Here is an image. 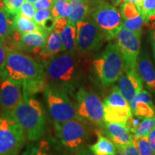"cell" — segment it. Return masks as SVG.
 I'll list each match as a JSON object with an SVG mask.
<instances>
[{
  "label": "cell",
  "instance_id": "1",
  "mask_svg": "<svg viewBox=\"0 0 155 155\" xmlns=\"http://www.w3.org/2000/svg\"><path fill=\"white\" fill-rule=\"evenodd\" d=\"M45 78L48 86L75 97L83 78L75 52H63L46 62Z\"/></svg>",
  "mask_w": 155,
  "mask_h": 155
},
{
  "label": "cell",
  "instance_id": "2",
  "mask_svg": "<svg viewBox=\"0 0 155 155\" xmlns=\"http://www.w3.org/2000/svg\"><path fill=\"white\" fill-rule=\"evenodd\" d=\"M45 63L18 50H9L5 63L0 67V79L17 85L45 78Z\"/></svg>",
  "mask_w": 155,
  "mask_h": 155
},
{
  "label": "cell",
  "instance_id": "3",
  "mask_svg": "<svg viewBox=\"0 0 155 155\" xmlns=\"http://www.w3.org/2000/svg\"><path fill=\"white\" fill-rule=\"evenodd\" d=\"M8 116L18 122L30 141H37L43 137L47 126V116L41 103L33 96H23V99Z\"/></svg>",
  "mask_w": 155,
  "mask_h": 155
},
{
  "label": "cell",
  "instance_id": "4",
  "mask_svg": "<svg viewBox=\"0 0 155 155\" xmlns=\"http://www.w3.org/2000/svg\"><path fill=\"white\" fill-rule=\"evenodd\" d=\"M93 69L99 82L104 87L116 82L124 73L125 65L117 45L108 43L104 50L96 56Z\"/></svg>",
  "mask_w": 155,
  "mask_h": 155
},
{
  "label": "cell",
  "instance_id": "5",
  "mask_svg": "<svg viewBox=\"0 0 155 155\" xmlns=\"http://www.w3.org/2000/svg\"><path fill=\"white\" fill-rule=\"evenodd\" d=\"M88 16L101 31L105 40L116 39L123 27L121 13L116 6L105 0H90Z\"/></svg>",
  "mask_w": 155,
  "mask_h": 155
},
{
  "label": "cell",
  "instance_id": "6",
  "mask_svg": "<svg viewBox=\"0 0 155 155\" xmlns=\"http://www.w3.org/2000/svg\"><path fill=\"white\" fill-rule=\"evenodd\" d=\"M78 118L93 124L102 127L104 124V105L92 91L81 87L75 95Z\"/></svg>",
  "mask_w": 155,
  "mask_h": 155
},
{
  "label": "cell",
  "instance_id": "7",
  "mask_svg": "<svg viewBox=\"0 0 155 155\" xmlns=\"http://www.w3.org/2000/svg\"><path fill=\"white\" fill-rule=\"evenodd\" d=\"M54 127L58 138L67 150L79 152L84 148L89 135L88 127L86 121L71 119L55 123Z\"/></svg>",
  "mask_w": 155,
  "mask_h": 155
},
{
  "label": "cell",
  "instance_id": "8",
  "mask_svg": "<svg viewBox=\"0 0 155 155\" xmlns=\"http://www.w3.org/2000/svg\"><path fill=\"white\" fill-rule=\"evenodd\" d=\"M44 94L48 112L55 123L78 119L75 105L67 94L55 87L48 86Z\"/></svg>",
  "mask_w": 155,
  "mask_h": 155
},
{
  "label": "cell",
  "instance_id": "9",
  "mask_svg": "<svg viewBox=\"0 0 155 155\" xmlns=\"http://www.w3.org/2000/svg\"><path fill=\"white\" fill-rule=\"evenodd\" d=\"M27 136L18 122L0 115V155H18Z\"/></svg>",
  "mask_w": 155,
  "mask_h": 155
},
{
  "label": "cell",
  "instance_id": "10",
  "mask_svg": "<svg viewBox=\"0 0 155 155\" xmlns=\"http://www.w3.org/2000/svg\"><path fill=\"white\" fill-rule=\"evenodd\" d=\"M77 48L81 53L88 54L97 51L105 40L101 31L91 17L76 25Z\"/></svg>",
  "mask_w": 155,
  "mask_h": 155
},
{
  "label": "cell",
  "instance_id": "11",
  "mask_svg": "<svg viewBox=\"0 0 155 155\" xmlns=\"http://www.w3.org/2000/svg\"><path fill=\"white\" fill-rule=\"evenodd\" d=\"M141 35V33H136L122 27L116 36V45L124 62L125 71L136 70L140 53Z\"/></svg>",
  "mask_w": 155,
  "mask_h": 155
},
{
  "label": "cell",
  "instance_id": "12",
  "mask_svg": "<svg viewBox=\"0 0 155 155\" xmlns=\"http://www.w3.org/2000/svg\"><path fill=\"white\" fill-rule=\"evenodd\" d=\"M47 35V32H42L21 34L15 31L6 46L9 50H18L32 53L38 57L45 47Z\"/></svg>",
  "mask_w": 155,
  "mask_h": 155
},
{
  "label": "cell",
  "instance_id": "13",
  "mask_svg": "<svg viewBox=\"0 0 155 155\" xmlns=\"http://www.w3.org/2000/svg\"><path fill=\"white\" fill-rule=\"evenodd\" d=\"M20 85L6 79H0V111L5 115L12 111L23 99Z\"/></svg>",
  "mask_w": 155,
  "mask_h": 155
},
{
  "label": "cell",
  "instance_id": "14",
  "mask_svg": "<svg viewBox=\"0 0 155 155\" xmlns=\"http://www.w3.org/2000/svg\"><path fill=\"white\" fill-rule=\"evenodd\" d=\"M117 81L118 88L129 104L134 97L142 90L143 81L137 70L124 71Z\"/></svg>",
  "mask_w": 155,
  "mask_h": 155
},
{
  "label": "cell",
  "instance_id": "15",
  "mask_svg": "<svg viewBox=\"0 0 155 155\" xmlns=\"http://www.w3.org/2000/svg\"><path fill=\"white\" fill-rule=\"evenodd\" d=\"M123 20V27L136 33L142 32L144 18L137 6L131 2H124L120 10Z\"/></svg>",
  "mask_w": 155,
  "mask_h": 155
},
{
  "label": "cell",
  "instance_id": "16",
  "mask_svg": "<svg viewBox=\"0 0 155 155\" xmlns=\"http://www.w3.org/2000/svg\"><path fill=\"white\" fill-rule=\"evenodd\" d=\"M103 128L105 134L113 141L117 149L123 150L126 145L133 141L132 133L126 124L104 122Z\"/></svg>",
  "mask_w": 155,
  "mask_h": 155
},
{
  "label": "cell",
  "instance_id": "17",
  "mask_svg": "<svg viewBox=\"0 0 155 155\" xmlns=\"http://www.w3.org/2000/svg\"><path fill=\"white\" fill-rule=\"evenodd\" d=\"M136 70L147 88L155 94V70L147 52H140L137 59Z\"/></svg>",
  "mask_w": 155,
  "mask_h": 155
},
{
  "label": "cell",
  "instance_id": "18",
  "mask_svg": "<svg viewBox=\"0 0 155 155\" xmlns=\"http://www.w3.org/2000/svg\"><path fill=\"white\" fill-rule=\"evenodd\" d=\"M61 51L62 52L61 35L53 30L48 33L45 47L42 53L38 56V58L46 63L54 56L59 54Z\"/></svg>",
  "mask_w": 155,
  "mask_h": 155
},
{
  "label": "cell",
  "instance_id": "19",
  "mask_svg": "<svg viewBox=\"0 0 155 155\" xmlns=\"http://www.w3.org/2000/svg\"><path fill=\"white\" fill-rule=\"evenodd\" d=\"M104 105V121L125 125L127 120L132 116L130 107H121Z\"/></svg>",
  "mask_w": 155,
  "mask_h": 155
},
{
  "label": "cell",
  "instance_id": "20",
  "mask_svg": "<svg viewBox=\"0 0 155 155\" xmlns=\"http://www.w3.org/2000/svg\"><path fill=\"white\" fill-rule=\"evenodd\" d=\"M90 0H71L68 22L76 25L88 16Z\"/></svg>",
  "mask_w": 155,
  "mask_h": 155
},
{
  "label": "cell",
  "instance_id": "21",
  "mask_svg": "<svg viewBox=\"0 0 155 155\" xmlns=\"http://www.w3.org/2000/svg\"><path fill=\"white\" fill-rule=\"evenodd\" d=\"M98 139L95 144L89 147L90 150L96 155H115L117 152V147L108 137L97 131Z\"/></svg>",
  "mask_w": 155,
  "mask_h": 155
},
{
  "label": "cell",
  "instance_id": "22",
  "mask_svg": "<svg viewBox=\"0 0 155 155\" xmlns=\"http://www.w3.org/2000/svg\"><path fill=\"white\" fill-rule=\"evenodd\" d=\"M61 35L62 52H75L77 48L76 25L68 22Z\"/></svg>",
  "mask_w": 155,
  "mask_h": 155
},
{
  "label": "cell",
  "instance_id": "23",
  "mask_svg": "<svg viewBox=\"0 0 155 155\" xmlns=\"http://www.w3.org/2000/svg\"><path fill=\"white\" fill-rule=\"evenodd\" d=\"M14 32L12 19L6 12L2 0H0V41L5 45L7 44Z\"/></svg>",
  "mask_w": 155,
  "mask_h": 155
},
{
  "label": "cell",
  "instance_id": "24",
  "mask_svg": "<svg viewBox=\"0 0 155 155\" xmlns=\"http://www.w3.org/2000/svg\"><path fill=\"white\" fill-rule=\"evenodd\" d=\"M12 23L14 30L21 34L32 32H47L41 27L39 26L33 19L27 18L19 14L14 17Z\"/></svg>",
  "mask_w": 155,
  "mask_h": 155
},
{
  "label": "cell",
  "instance_id": "25",
  "mask_svg": "<svg viewBox=\"0 0 155 155\" xmlns=\"http://www.w3.org/2000/svg\"><path fill=\"white\" fill-rule=\"evenodd\" d=\"M130 108L134 115L143 120L155 116V106L144 101H137L130 104Z\"/></svg>",
  "mask_w": 155,
  "mask_h": 155
},
{
  "label": "cell",
  "instance_id": "26",
  "mask_svg": "<svg viewBox=\"0 0 155 155\" xmlns=\"http://www.w3.org/2000/svg\"><path fill=\"white\" fill-rule=\"evenodd\" d=\"M48 86L45 78L30 81L22 86L23 96L32 97L37 94L44 93Z\"/></svg>",
  "mask_w": 155,
  "mask_h": 155
},
{
  "label": "cell",
  "instance_id": "27",
  "mask_svg": "<svg viewBox=\"0 0 155 155\" xmlns=\"http://www.w3.org/2000/svg\"><path fill=\"white\" fill-rule=\"evenodd\" d=\"M22 155H53L48 141L40 140L28 145Z\"/></svg>",
  "mask_w": 155,
  "mask_h": 155
},
{
  "label": "cell",
  "instance_id": "28",
  "mask_svg": "<svg viewBox=\"0 0 155 155\" xmlns=\"http://www.w3.org/2000/svg\"><path fill=\"white\" fill-rule=\"evenodd\" d=\"M104 104L114 106H121V107H130L129 104L125 99L124 97L122 96L118 86H114L112 88L110 94L104 100Z\"/></svg>",
  "mask_w": 155,
  "mask_h": 155
},
{
  "label": "cell",
  "instance_id": "29",
  "mask_svg": "<svg viewBox=\"0 0 155 155\" xmlns=\"http://www.w3.org/2000/svg\"><path fill=\"white\" fill-rule=\"evenodd\" d=\"M71 0H54L51 10L52 16L55 19L68 18L70 15Z\"/></svg>",
  "mask_w": 155,
  "mask_h": 155
},
{
  "label": "cell",
  "instance_id": "30",
  "mask_svg": "<svg viewBox=\"0 0 155 155\" xmlns=\"http://www.w3.org/2000/svg\"><path fill=\"white\" fill-rule=\"evenodd\" d=\"M133 143L141 155H154V150L149 140L148 135L139 137H133Z\"/></svg>",
  "mask_w": 155,
  "mask_h": 155
},
{
  "label": "cell",
  "instance_id": "31",
  "mask_svg": "<svg viewBox=\"0 0 155 155\" xmlns=\"http://www.w3.org/2000/svg\"><path fill=\"white\" fill-rule=\"evenodd\" d=\"M155 128V116L153 117L147 118L140 122L137 127L135 133L134 134V137H139L142 136L149 135V133Z\"/></svg>",
  "mask_w": 155,
  "mask_h": 155
},
{
  "label": "cell",
  "instance_id": "32",
  "mask_svg": "<svg viewBox=\"0 0 155 155\" xmlns=\"http://www.w3.org/2000/svg\"><path fill=\"white\" fill-rule=\"evenodd\" d=\"M25 0H2L6 12L12 19L19 13L20 8Z\"/></svg>",
  "mask_w": 155,
  "mask_h": 155
},
{
  "label": "cell",
  "instance_id": "33",
  "mask_svg": "<svg viewBox=\"0 0 155 155\" xmlns=\"http://www.w3.org/2000/svg\"><path fill=\"white\" fill-rule=\"evenodd\" d=\"M139 11L146 22L155 13V0H143Z\"/></svg>",
  "mask_w": 155,
  "mask_h": 155
},
{
  "label": "cell",
  "instance_id": "34",
  "mask_svg": "<svg viewBox=\"0 0 155 155\" xmlns=\"http://www.w3.org/2000/svg\"><path fill=\"white\" fill-rule=\"evenodd\" d=\"M35 12L36 9L34 7L33 4L25 0V2L23 3L22 7H21L19 14L22 15V16L27 17V18L33 19Z\"/></svg>",
  "mask_w": 155,
  "mask_h": 155
},
{
  "label": "cell",
  "instance_id": "35",
  "mask_svg": "<svg viewBox=\"0 0 155 155\" xmlns=\"http://www.w3.org/2000/svg\"><path fill=\"white\" fill-rule=\"evenodd\" d=\"M51 16L52 13L50 9H38L34 16L33 20L39 26L41 27L45 21Z\"/></svg>",
  "mask_w": 155,
  "mask_h": 155
},
{
  "label": "cell",
  "instance_id": "36",
  "mask_svg": "<svg viewBox=\"0 0 155 155\" xmlns=\"http://www.w3.org/2000/svg\"><path fill=\"white\" fill-rule=\"evenodd\" d=\"M141 119H139V118L137 117L132 114V116L129 118V119L127 120V123H126V125L127 127L129 128V129L130 130V131L132 134H134L136 130H137V127L140 124V121Z\"/></svg>",
  "mask_w": 155,
  "mask_h": 155
},
{
  "label": "cell",
  "instance_id": "37",
  "mask_svg": "<svg viewBox=\"0 0 155 155\" xmlns=\"http://www.w3.org/2000/svg\"><path fill=\"white\" fill-rule=\"evenodd\" d=\"M54 0H37L33 3L35 9H51Z\"/></svg>",
  "mask_w": 155,
  "mask_h": 155
},
{
  "label": "cell",
  "instance_id": "38",
  "mask_svg": "<svg viewBox=\"0 0 155 155\" xmlns=\"http://www.w3.org/2000/svg\"><path fill=\"white\" fill-rule=\"evenodd\" d=\"M68 24V18H58L56 19L55 27L53 30L61 34V32L64 30V28Z\"/></svg>",
  "mask_w": 155,
  "mask_h": 155
},
{
  "label": "cell",
  "instance_id": "39",
  "mask_svg": "<svg viewBox=\"0 0 155 155\" xmlns=\"http://www.w3.org/2000/svg\"><path fill=\"white\" fill-rule=\"evenodd\" d=\"M55 22H56V19L54 18L53 16H51L45 21L43 24L41 25V28L43 29L45 32H47L48 33V32H50V31L53 30L54 27H55Z\"/></svg>",
  "mask_w": 155,
  "mask_h": 155
},
{
  "label": "cell",
  "instance_id": "40",
  "mask_svg": "<svg viewBox=\"0 0 155 155\" xmlns=\"http://www.w3.org/2000/svg\"><path fill=\"white\" fill-rule=\"evenodd\" d=\"M123 151L125 155H141L139 150H137V147L133 143V141L129 143L127 145H126L123 148Z\"/></svg>",
  "mask_w": 155,
  "mask_h": 155
},
{
  "label": "cell",
  "instance_id": "41",
  "mask_svg": "<svg viewBox=\"0 0 155 155\" xmlns=\"http://www.w3.org/2000/svg\"><path fill=\"white\" fill-rule=\"evenodd\" d=\"M9 50V49L6 46V45L0 41V67L5 63Z\"/></svg>",
  "mask_w": 155,
  "mask_h": 155
},
{
  "label": "cell",
  "instance_id": "42",
  "mask_svg": "<svg viewBox=\"0 0 155 155\" xmlns=\"http://www.w3.org/2000/svg\"><path fill=\"white\" fill-rule=\"evenodd\" d=\"M149 140H150V144L152 146L153 150H154V155H155V128L152 129V131L149 133L148 135Z\"/></svg>",
  "mask_w": 155,
  "mask_h": 155
},
{
  "label": "cell",
  "instance_id": "43",
  "mask_svg": "<svg viewBox=\"0 0 155 155\" xmlns=\"http://www.w3.org/2000/svg\"><path fill=\"white\" fill-rule=\"evenodd\" d=\"M150 38L151 45H152L153 55H154V61H155V28L151 30L150 35Z\"/></svg>",
  "mask_w": 155,
  "mask_h": 155
},
{
  "label": "cell",
  "instance_id": "44",
  "mask_svg": "<svg viewBox=\"0 0 155 155\" xmlns=\"http://www.w3.org/2000/svg\"><path fill=\"white\" fill-rule=\"evenodd\" d=\"M77 155H96V154H95L88 147V148H83L82 150L79 151Z\"/></svg>",
  "mask_w": 155,
  "mask_h": 155
},
{
  "label": "cell",
  "instance_id": "45",
  "mask_svg": "<svg viewBox=\"0 0 155 155\" xmlns=\"http://www.w3.org/2000/svg\"><path fill=\"white\" fill-rule=\"evenodd\" d=\"M131 2L134 3L136 6H137L138 10H139V9H140L141 6V4H142L143 0H124L123 2Z\"/></svg>",
  "mask_w": 155,
  "mask_h": 155
},
{
  "label": "cell",
  "instance_id": "46",
  "mask_svg": "<svg viewBox=\"0 0 155 155\" xmlns=\"http://www.w3.org/2000/svg\"><path fill=\"white\" fill-rule=\"evenodd\" d=\"M146 22L147 24H150L152 25V30L155 28V13Z\"/></svg>",
  "mask_w": 155,
  "mask_h": 155
},
{
  "label": "cell",
  "instance_id": "47",
  "mask_svg": "<svg viewBox=\"0 0 155 155\" xmlns=\"http://www.w3.org/2000/svg\"><path fill=\"white\" fill-rule=\"evenodd\" d=\"M111 2V3L113 4L114 6H118L121 5V2H123L124 0H110Z\"/></svg>",
  "mask_w": 155,
  "mask_h": 155
},
{
  "label": "cell",
  "instance_id": "48",
  "mask_svg": "<svg viewBox=\"0 0 155 155\" xmlns=\"http://www.w3.org/2000/svg\"><path fill=\"white\" fill-rule=\"evenodd\" d=\"M115 155H125V154L123 150H121V149H118L117 152H116V154Z\"/></svg>",
  "mask_w": 155,
  "mask_h": 155
},
{
  "label": "cell",
  "instance_id": "49",
  "mask_svg": "<svg viewBox=\"0 0 155 155\" xmlns=\"http://www.w3.org/2000/svg\"><path fill=\"white\" fill-rule=\"evenodd\" d=\"M27 1H28V2H31V3H35V2L37 1V0H27Z\"/></svg>",
  "mask_w": 155,
  "mask_h": 155
}]
</instances>
